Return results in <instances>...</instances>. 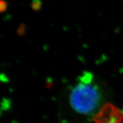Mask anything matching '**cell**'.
<instances>
[{
	"label": "cell",
	"mask_w": 123,
	"mask_h": 123,
	"mask_svg": "<svg viewBox=\"0 0 123 123\" xmlns=\"http://www.w3.org/2000/svg\"><path fill=\"white\" fill-rule=\"evenodd\" d=\"M102 95L98 86L94 84L91 74L85 73L79 82L70 93L69 102L72 108L78 113L89 115L99 108Z\"/></svg>",
	"instance_id": "cell-1"
},
{
	"label": "cell",
	"mask_w": 123,
	"mask_h": 123,
	"mask_svg": "<svg viewBox=\"0 0 123 123\" xmlns=\"http://www.w3.org/2000/svg\"><path fill=\"white\" fill-rule=\"evenodd\" d=\"M94 121L96 123H121L123 112L115 105L107 103L96 114Z\"/></svg>",
	"instance_id": "cell-2"
},
{
	"label": "cell",
	"mask_w": 123,
	"mask_h": 123,
	"mask_svg": "<svg viewBox=\"0 0 123 123\" xmlns=\"http://www.w3.org/2000/svg\"><path fill=\"white\" fill-rule=\"evenodd\" d=\"M6 6L7 5L6 4V2H5L4 1H1V12H3V11H5V10H6Z\"/></svg>",
	"instance_id": "cell-3"
}]
</instances>
